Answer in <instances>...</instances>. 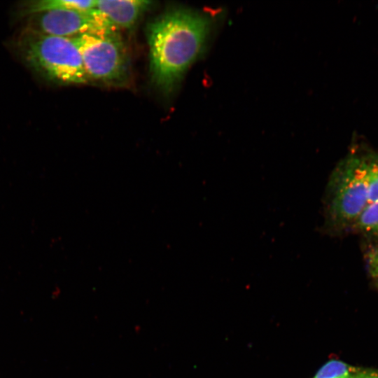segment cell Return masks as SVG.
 <instances>
[{
	"mask_svg": "<svg viewBox=\"0 0 378 378\" xmlns=\"http://www.w3.org/2000/svg\"><path fill=\"white\" fill-rule=\"evenodd\" d=\"M210 20L185 8L166 11L148 27L152 80L165 94L172 92L201 53Z\"/></svg>",
	"mask_w": 378,
	"mask_h": 378,
	"instance_id": "obj_1",
	"label": "cell"
},
{
	"mask_svg": "<svg viewBox=\"0 0 378 378\" xmlns=\"http://www.w3.org/2000/svg\"><path fill=\"white\" fill-rule=\"evenodd\" d=\"M18 48L27 66L46 80L62 85L89 81L80 53L71 38L27 28L18 38Z\"/></svg>",
	"mask_w": 378,
	"mask_h": 378,
	"instance_id": "obj_2",
	"label": "cell"
},
{
	"mask_svg": "<svg viewBox=\"0 0 378 378\" xmlns=\"http://www.w3.org/2000/svg\"><path fill=\"white\" fill-rule=\"evenodd\" d=\"M326 197V225L335 230L354 225L368 204V158L342 160L330 176Z\"/></svg>",
	"mask_w": 378,
	"mask_h": 378,
	"instance_id": "obj_3",
	"label": "cell"
},
{
	"mask_svg": "<svg viewBox=\"0 0 378 378\" xmlns=\"http://www.w3.org/2000/svg\"><path fill=\"white\" fill-rule=\"evenodd\" d=\"M90 80L119 84L128 75L127 54L118 31L85 34L71 38Z\"/></svg>",
	"mask_w": 378,
	"mask_h": 378,
	"instance_id": "obj_4",
	"label": "cell"
},
{
	"mask_svg": "<svg viewBox=\"0 0 378 378\" xmlns=\"http://www.w3.org/2000/svg\"><path fill=\"white\" fill-rule=\"evenodd\" d=\"M27 28L48 35L73 38L85 34L118 31L97 9H52L30 15Z\"/></svg>",
	"mask_w": 378,
	"mask_h": 378,
	"instance_id": "obj_5",
	"label": "cell"
},
{
	"mask_svg": "<svg viewBox=\"0 0 378 378\" xmlns=\"http://www.w3.org/2000/svg\"><path fill=\"white\" fill-rule=\"evenodd\" d=\"M151 4V1L145 0H99L95 8L118 29H129Z\"/></svg>",
	"mask_w": 378,
	"mask_h": 378,
	"instance_id": "obj_6",
	"label": "cell"
},
{
	"mask_svg": "<svg viewBox=\"0 0 378 378\" xmlns=\"http://www.w3.org/2000/svg\"><path fill=\"white\" fill-rule=\"evenodd\" d=\"M96 0H41L27 2L23 12L31 15L52 9L90 10L96 8Z\"/></svg>",
	"mask_w": 378,
	"mask_h": 378,
	"instance_id": "obj_7",
	"label": "cell"
},
{
	"mask_svg": "<svg viewBox=\"0 0 378 378\" xmlns=\"http://www.w3.org/2000/svg\"><path fill=\"white\" fill-rule=\"evenodd\" d=\"M354 225L364 232L378 235V201L368 203Z\"/></svg>",
	"mask_w": 378,
	"mask_h": 378,
	"instance_id": "obj_8",
	"label": "cell"
},
{
	"mask_svg": "<svg viewBox=\"0 0 378 378\" xmlns=\"http://www.w3.org/2000/svg\"><path fill=\"white\" fill-rule=\"evenodd\" d=\"M356 371L342 361L331 360L319 369L314 378H345Z\"/></svg>",
	"mask_w": 378,
	"mask_h": 378,
	"instance_id": "obj_9",
	"label": "cell"
},
{
	"mask_svg": "<svg viewBox=\"0 0 378 378\" xmlns=\"http://www.w3.org/2000/svg\"><path fill=\"white\" fill-rule=\"evenodd\" d=\"M378 201V158L368 159V203Z\"/></svg>",
	"mask_w": 378,
	"mask_h": 378,
	"instance_id": "obj_10",
	"label": "cell"
},
{
	"mask_svg": "<svg viewBox=\"0 0 378 378\" xmlns=\"http://www.w3.org/2000/svg\"><path fill=\"white\" fill-rule=\"evenodd\" d=\"M372 268L374 273L378 276V251L374 255L372 260Z\"/></svg>",
	"mask_w": 378,
	"mask_h": 378,
	"instance_id": "obj_11",
	"label": "cell"
},
{
	"mask_svg": "<svg viewBox=\"0 0 378 378\" xmlns=\"http://www.w3.org/2000/svg\"><path fill=\"white\" fill-rule=\"evenodd\" d=\"M366 372H355L345 378H365Z\"/></svg>",
	"mask_w": 378,
	"mask_h": 378,
	"instance_id": "obj_12",
	"label": "cell"
},
{
	"mask_svg": "<svg viewBox=\"0 0 378 378\" xmlns=\"http://www.w3.org/2000/svg\"><path fill=\"white\" fill-rule=\"evenodd\" d=\"M365 378H374V373H366Z\"/></svg>",
	"mask_w": 378,
	"mask_h": 378,
	"instance_id": "obj_13",
	"label": "cell"
},
{
	"mask_svg": "<svg viewBox=\"0 0 378 378\" xmlns=\"http://www.w3.org/2000/svg\"><path fill=\"white\" fill-rule=\"evenodd\" d=\"M374 378H378V374L374 373Z\"/></svg>",
	"mask_w": 378,
	"mask_h": 378,
	"instance_id": "obj_14",
	"label": "cell"
},
{
	"mask_svg": "<svg viewBox=\"0 0 378 378\" xmlns=\"http://www.w3.org/2000/svg\"></svg>",
	"mask_w": 378,
	"mask_h": 378,
	"instance_id": "obj_15",
	"label": "cell"
}]
</instances>
